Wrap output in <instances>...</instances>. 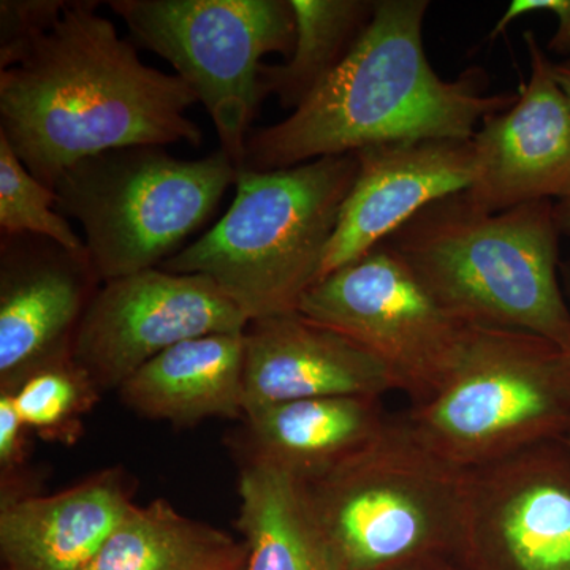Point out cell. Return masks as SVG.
Returning <instances> with one entry per match:
<instances>
[{"label": "cell", "instance_id": "cell-1", "mask_svg": "<svg viewBox=\"0 0 570 570\" xmlns=\"http://www.w3.org/2000/svg\"><path fill=\"white\" fill-rule=\"evenodd\" d=\"M97 2H66L58 20L0 70V135L45 186L100 154L186 141L198 102L178 77L146 66Z\"/></svg>", "mask_w": 570, "mask_h": 570}, {"label": "cell", "instance_id": "cell-2", "mask_svg": "<svg viewBox=\"0 0 570 570\" xmlns=\"http://www.w3.org/2000/svg\"><path fill=\"white\" fill-rule=\"evenodd\" d=\"M426 0H381L354 48L302 107L247 138L245 167L281 170L389 142L471 140L519 92L472 67L445 81L423 48ZM242 168V170H243Z\"/></svg>", "mask_w": 570, "mask_h": 570}, {"label": "cell", "instance_id": "cell-3", "mask_svg": "<svg viewBox=\"0 0 570 570\" xmlns=\"http://www.w3.org/2000/svg\"><path fill=\"white\" fill-rule=\"evenodd\" d=\"M554 202L489 213L464 193L415 214L384 243L453 317L543 337L570 355Z\"/></svg>", "mask_w": 570, "mask_h": 570}, {"label": "cell", "instance_id": "cell-4", "mask_svg": "<svg viewBox=\"0 0 570 570\" xmlns=\"http://www.w3.org/2000/svg\"><path fill=\"white\" fill-rule=\"evenodd\" d=\"M356 174L355 153L281 170L243 168L223 219L163 269L209 277L249 322L296 313L321 279Z\"/></svg>", "mask_w": 570, "mask_h": 570}, {"label": "cell", "instance_id": "cell-5", "mask_svg": "<svg viewBox=\"0 0 570 570\" xmlns=\"http://www.w3.org/2000/svg\"><path fill=\"white\" fill-rule=\"evenodd\" d=\"M469 479L471 471L434 453L403 419L303 487L343 570H395L460 549Z\"/></svg>", "mask_w": 570, "mask_h": 570}, {"label": "cell", "instance_id": "cell-6", "mask_svg": "<svg viewBox=\"0 0 570 570\" xmlns=\"http://www.w3.org/2000/svg\"><path fill=\"white\" fill-rule=\"evenodd\" d=\"M566 355L531 333L471 326L444 384L404 420L468 471L561 441L570 434Z\"/></svg>", "mask_w": 570, "mask_h": 570}, {"label": "cell", "instance_id": "cell-7", "mask_svg": "<svg viewBox=\"0 0 570 570\" xmlns=\"http://www.w3.org/2000/svg\"><path fill=\"white\" fill-rule=\"evenodd\" d=\"M238 171L223 149L183 160L141 146L81 160L52 190L56 206L85 228L94 275L108 283L174 257L212 216Z\"/></svg>", "mask_w": 570, "mask_h": 570}, {"label": "cell", "instance_id": "cell-8", "mask_svg": "<svg viewBox=\"0 0 570 570\" xmlns=\"http://www.w3.org/2000/svg\"><path fill=\"white\" fill-rule=\"evenodd\" d=\"M135 41L170 62L205 105L223 151L245 167L247 129L265 99L262 58H291L295 14L285 0H111Z\"/></svg>", "mask_w": 570, "mask_h": 570}, {"label": "cell", "instance_id": "cell-9", "mask_svg": "<svg viewBox=\"0 0 570 570\" xmlns=\"http://www.w3.org/2000/svg\"><path fill=\"white\" fill-rule=\"evenodd\" d=\"M298 313L376 356L415 404L444 384L471 328L385 245L318 281Z\"/></svg>", "mask_w": 570, "mask_h": 570}, {"label": "cell", "instance_id": "cell-10", "mask_svg": "<svg viewBox=\"0 0 570 570\" xmlns=\"http://www.w3.org/2000/svg\"><path fill=\"white\" fill-rule=\"evenodd\" d=\"M247 325L249 318L209 277L145 269L97 288L71 355L100 392H118L167 348L193 337L239 335Z\"/></svg>", "mask_w": 570, "mask_h": 570}, {"label": "cell", "instance_id": "cell-11", "mask_svg": "<svg viewBox=\"0 0 570 570\" xmlns=\"http://www.w3.org/2000/svg\"><path fill=\"white\" fill-rule=\"evenodd\" d=\"M460 549L485 570H570L564 439L472 469Z\"/></svg>", "mask_w": 570, "mask_h": 570}, {"label": "cell", "instance_id": "cell-12", "mask_svg": "<svg viewBox=\"0 0 570 570\" xmlns=\"http://www.w3.org/2000/svg\"><path fill=\"white\" fill-rule=\"evenodd\" d=\"M523 39L530 80L509 110L487 116L471 138L475 176L464 194L489 213L557 202L570 187V104L535 33Z\"/></svg>", "mask_w": 570, "mask_h": 570}, {"label": "cell", "instance_id": "cell-13", "mask_svg": "<svg viewBox=\"0 0 570 570\" xmlns=\"http://www.w3.org/2000/svg\"><path fill=\"white\" fill-rule=\"evenodd\" d=\"M355 154L358 174L326 249L321 279L373 250L428 205L466 193L474 183L472 140L389 142Z\"/></svg>", "mask_w": 570, "mask_h": 570}, {"label": "cell", "instance_id": "cell-14", "mask_svg": "<svg viewBox=\"0 0 570 570\" xmlns=\"http://www.w3.org/2000/svg\"><path fill=\"white\" fill-rule=\"evenodd\" d=\"M0 265V390L71 354L94 285L86 257L41 236H3Z\"/></svg>", "mask_w": 570, "mask_h": 570}, {"label": "cell", "instance_id": "cell-15", "mask_svg": "<svg viewBox=\"0 0 570 570\" xmlns=\"http://www.w3.org/2000/svg\"><path fill=\"white\" fill-rule=\"evenodd\" d=\"M245 351V414L311 397L381 400L400 390L376 356L298 311L249 322Z\"/></svg>", "mask_w": 570, "mask_h": 570}, {"label": "cell", "instance_id": "cell-16", "mask_svg": "<svg viewBox=\"0 0 570 570\" xmlns=\"http://www.w3.org/2000/svg\"><path fill=\"white\" fill-rule=\"evenodd\" d=\"M137 482L121 466L100 469L58 493L0 501L3 570H81L135 504Z\"/></svg>", "mask_w": 570, "mask_h": 570}, {"label": "cell", "instance_id": "cell-17", "mask_svg": "<svg viewBox=\"0 0 570 570\" xmlns=\"http://www.w3.org/2000/svg\"><path fill=\"white\" fill-rule=\"evenodd\" d=\"M374 397H311L253 409L232 439L238 463L269 464L303 483L324 478L384 430Z\"/></svg>", "mask_w": 570, "mask_h": 570}, {"label": "cell", "instance_id": "cell-18", "mask_svg": "<svg viewBox=\"0 0 570 570\" xmlns=\"http://www.w3.org/2000/svg\"><path fill=\"white\" fill-rule=\"evenodd\" d=\"M245 333L183 341L141 366L119 387L140 417L186 428L245 417Z\"/></svg>", "mask_w": 570, "mask_h": 570}, {"label": "cell", "instance_id": "cell-19", "mask_svg": "<svg viewBox=\"0 0 570 570\" xmlns=\"http://www.w3.org/2000/svg\"><path fill=\"white\" fill-rule=\"evenodd\" d=\"M239 464V517L245 570H343L318 530L305 487L269 464Z\"/></svg>", "mask_w": 570, "mask_h": 570}, {"label": "cell", "instance_id": "cell-20", "mask_svg": "<svg viewBox=\"0 0 570 570\" xmlns=\"http://www.w3.org/2000/svg\"><path fill=\"white\" fill-rule=\"evenodd\" d=\"M245 562L242 540L159 498L135 502L81 570H245Z\"/></svg>", "mask_w": 570, "mask_h": 570}, {"label": "cell", "instance_id": "cell-21", "mask_svg": "<svg viewBox=\"0 0 570 570\" xmlns=\"http://www.w3.org/2000/svg\"><path fill=\"white\" fill-rule=\"evenodd\" d=\"M296 39L283 66H264L265 96L275 94L287 110H296L337 69L373 18L376 2L363 0H291Z\"/></svg>", "mask_w": 570, "mask_h": 570}, {"label": "cell", "instance_id": "cell-22", "mask_svg": "<svg viewBox=\"0 0 570 570\" xmlns=\"http://www.w3.org/2000/svg\"><path fill=\"white\" fill-rule=\"evenodd\" d=\"M0 392L9 393L18 415L32 434L67 445L81 438L82 419L102 396L71 354L45 363L13 389Z\"/></svg>", "mask_w": 570, "mask_h": 570}, {"label": "cell", "instance_id": "cell-23", "mask_svg": "<svg viewBox=\"0 0 570 570\" xmlns=\"http://www.w3.org/2000/svg\"><path fill=\"white\" fill-rule=\"evenodd\" d=\"M56 205L55 190L24 167L7 138L0 135V227L3 236H41L70 254L88 258L86 243L61 214L55 212Z\"/></svg>", "mask_w": 570, "mask_h": 570}, {"label": "cell", "instance_id": "cell-24", "mask_svg": "<svg viewBox=\"0 0 570 570\" xmlns=\"http://www.w3.org/2000/svg\"><path fill=\"white\" fill-rule=\"evenodd\" d=\"M62 0H2L0 2V70L9 69L41 32L58 20Z\"/></svg>", "mask_w": 570, "mask_h": 570}, {"label": "cell", "instance_id": "cell-25", "mask_svg": "<svg viewBox=\"0 0 570 570\" xmlns=\"http://www.w3.org/2000/svg\"><path fill=\"white\" fill-rule=\"evenodd\" d=\"M31 436L9 393L0 392V501L36 493L26 478Z\"/></svg>", "mask_w": 570, "mask_h": 570}, {"label": "cell", "instance_id": "cell-26", "mask_svg": "<svg viewBox=\"0 0 570 570\" xmlns=\"http://www.w3.org/2000/svg\"><path fill=\"white\" fill-rule=\"evenodd\" d=\"M534 11H549L558 20L557 32L547 45V50L554 55L570 56V0H513L490 32V39L501 36L513 21Z\"/></svg>", "mask_w": 570, "mask_h": 570}, {"label": "cell", "instance_id": "cell-27", "mask_svg": "<svg viewBox=\"0 0 570 570\" xmlns=\"http://www.w3.org/2000/svg\"><path fill=\"white\" fill-rule=\"evenodd\" d=\"M554 219L561 235L570 236V187L553 205Z\"/></svg>", "mask_w": 570, "mask_h": 570}, {"label": "cell", "instance_id": "cell-28", "mask_svg": "<svg viewBox=\"0 0 570 570\" xmlns=\"http://www.w3.org/2000/svg\"><path fill=\"white\" fill-rule=\"evenodd\" d=\"M554 77H557L558 85L561 86L570 104V58L554 62Z\"/></svg>", "mask_w": 570, "mask_h": 570}, {"label": "cell", "instance_id": "cell-29", "mask_svg": "<svg viewBox=\"0 0 570 570\" xmlns=\"http://www.w3.org/2000/svg\"><path fill=\"white\" fill-rule=\"evenodd\" d=\"M560 275L562 285H564V294L568 296V303L570 306V261L561 262ZM566 367H568V381L570 387V355H566Z\"/></svg>", "mask_w": 570, "mask_h": 570}, {"label": "cell", "instance_id": "cell-30", "mask_svg": "<svg viewBox=\"0 0 570 570\" xmlns=\"http://www.w3.org/2000/svg\"><path fill=\"white\" fill-rule=\"evenodd\" d=\"M566 444H568V448L570 449V434L568 438L564 439Z\"/></svg>", "mask_w": 570, "mask_h": 570}, {"label": "cell", "instance_id": "cell-31", "mask_svg": "<svg viewBox=\"0 0 570 570\" xmlns=\"http://www.w3.org/2000/svg\"><path fill=\"white\" fill-rule=\"evenodd\" d=\"M409 568H411V566H406V568H400V569H395V570H415V568L414 569H409Z\"/></svg>", "mask_w": 570, "mask_h": 570}]
</instances>
